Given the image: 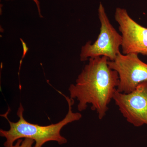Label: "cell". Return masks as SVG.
I'll return each mask as SVG.
<instances>
[{
  "label": "cell",
  "mask_w": 147,
  "mask_h": 147,
  "mask_svg": "<svg viewBox=\"0 0 147 147\" xmlns=\"http://www.w3.org/2000/svg\"><path fill=\"white\" fill-rule=\"evenodd\" d=\"M138 55L120 53L114 60L108 61L110 68L118 74L119 82L117 90L119 92L129 93L140 83L147 81V64L141 61Z\"/></svg>",
  "instance_id": "obj_4"
},
{
  "label": "cell",
  "mask_w": 147,
  "mask_h": 147,
  "mask_svg": "<svg viewBox=\"0 0 147 147\" xmlns=\"http://www.w3.org/2000/svg\"><path fill=\"white\" fill-rule=\"evenodd\" d=\"M5 1H10V0H5ZM11 1H12V0H11ZM33 1L36 4L40 17H41V18H42L43 16H42V14H41V10H40V3L39 1H38V0H33Z\"/></svg>",
  "instance_id": "obj_8"
},
{
  "label": "cell",
  "mask_w": 147,
  "mask_h": 147,
  "mask_svg": "<svg viewBox=\"0 0 147 147\" xmlns=\"http://www.w3.org/2000/svg\"><path fill=\"white\" fill-rule=\"evenodd\" d=\"M100 23V33L93 44L88 41L82 46L80 60L85 61L91 58L106 57L108 60H114L120 53L122 38L110 23L105 8L101 3L98 9Z\"/></svg>",
  "instance_id": "obj_3"
},
{
  "label": "cell",
  "mask_w": 147,
  "mask_h": 147,
  "mask_svg": "<svg viewBox=\"0 0 147 147\" xmlns=\"http://www.w3.org/2000/svg\"><path fill=\"white\" fill-rule=\"evenodd\" d=\"M113 99L129 123L135 127L147 125V81L140 83L129 93L116 90Z\"/></svg>",
  "instance_id": "obj_5"
},
{
  "label": "cell",
  "mask_w": 147,
  "mask_h": 147,
  "mask_svg": "<svg viewBox=\"0 0 147 147\" xmlns=\"http://www.w3.org/2000/svg\"><path fill=\"white\" fill-rule=\"evenodd\" d=\"M108 61L104 56L90 59L76 83L68 89L70 98L79 101V111L86 110L90 104L92 110L97 112L99 119L106 115L119 82L118 74L110 68Z\"/></svg>",
  "instance_id": "obj_1"
},
{
  "label": "cell",
  "mask_w": 147,
  "mask_h": 147,
  "mask_svg": "<svg viewBox=\"0 0 147 147\" xmlns=\"http://www.w3.org/2000/svg\"><path fill=\"white\" fill-rule=\"evenodd\" d=\"M59 92L65 98L68 104V111L64 118L58 123L45 126L30 123L24 119L23 115L24 110L21 104L17 112L19 118L17 122H13L9 120L7 116L8 111L2 115L6 119L10 126L8 130L0 129V136L6 139L4 144L5 147H10L18 139L25 138L33 140L35 147H42L45 143L52 141L57 142L59 145L67 143V139L61 135L62 129L69 123L79 120L82 118V115L79 113L72 112V106L74 103L73 99Z\"/></svg>",
  "instance_id": "obj_2"
},
{
  "label": "cell",
  "mask_w": 147,
  "mask_h": 147,
  "mask_svg": "<svg viewBox=\"0 0 147 147\" xmlns=\"http://www.w3.org/2000/svg\"><path fill=\"white\" fill-rule=\"evenodd\" d=\"M115 17L122 38V54L147 56V28L134 21L125 9H116Z\"/></svg>",
  "instance_id": "obj_6"
},
{
  "label": "cell",
  "mask_w": 147,
  "mask_h": 147,
  "mask_svg": "<svg viewBox=\"0 0 147 147\" xmlns=\"http://www.w3.org/2000/svg\"><path fill=\"white\" fill-rule=\"evenodd\" d=\"M35 142L32 139L25 138L19 139L10 147H35Z\"/></svg>",
  "instance_id": "obj_7"
}]
</instances>
